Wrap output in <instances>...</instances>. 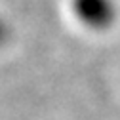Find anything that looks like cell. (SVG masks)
<instances>
[{
  "mask_svg": "<svg viewBox=\"0 0 120 120\" xmlns=\"http://www.w3.org/2000/svg\"><path fill=\"white\" fill-rule=\"evenodd\" d=\"M76 11L90 25H107L112 17L111 0H76Z\"/></svg>",
  "mask_w": 120,
  "mask_h": 120,
  "instance_id": "cell-1",
  "label": "cell"
}]
</instances>
